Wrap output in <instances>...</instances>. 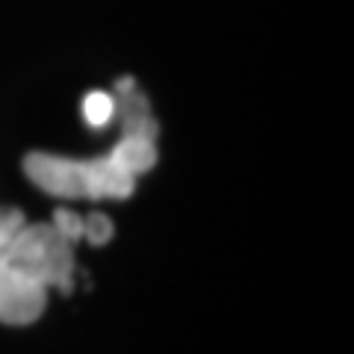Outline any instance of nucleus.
Instances as JSON below:
<instances>
[{"mask_svg":"<svg viewBox=\"0 0 354 354\" xmlns=\"http://www.w3.org/2000/svg\"><path fill=\"white\" fill-rule=\"evenodd\" d=\"M0 263L27 278H36L48 290H59L62 295L74 292L77 263L74 242H68L53 225H21L15 236L0 251Z\"/></svg>","mask_w":354,"mask_h":354,"instance_id":"nucleus-1","label":"nucleus"},{"mask_svg":"<svg viewBox=\"0 0 354 354\" xmlns=\"http://www.w3.org/2000/svg\"><path fill=\"white\" fill-rule=\"evenodd\" d=\"M48 307V286L0 263V325H36Z\"/></svg>","mask_w":354,"mask_h":354,"instance_id":"nucleus-2","label":"nucleus"},{"mask_svg":"<svg viewBox=\"0 0 354 354\" xmlns=\"http://www.w3.org/2000/svg\"><path fill=\"white\" fill-rule=\"evenodd\" d=\"M27 174L32 177V183H39L50 195H65V198L83 195V165L80 162L32 157L27 160Z\"/></svg>","mask_w":354,"mask_h":354,"instance_id":"nucleus-3","label":"nucleus"},{"mask_svg":"<svg viewBox=\"0 0 354 354\" xmlns=\"http://www.w3.org/2000/svg\"><path fill=\"white\" fill-rule=\"evenodd\" d=\"M113 113H115V104H113V97H109L106 92H92V95H86V101H83V115H86V121H88L92 127L109 124Z\"/></svg>","mask_w":354,"mask_h":354,"instance_id":"nucleus-4","label":"nucleus"},{"mask_svg":"<svg viewBox=\"0 0 354 354\" xmlns=\"http://www.w3.org/2000/svg\"><path fill=\"white\" fill-rule=\"evenodd\" d=\"M113 234H115V227L104 213H92V216L83 218V239L88 242V245L104 248L106 242L113 239Z\"/></svg>","mask_w":354,"mask_h":354,"instance_id":"nucleus-5","label":"nucleus"},{"mask_svg":"<svg viewBox=\"0 0 354 354\" xmlns=\"http://www.w3.org/2000/svg\"><path fill=\"white\" fill-rule=\"evenodd\" d=\"M53 227H57L68 242H80L83 239V216L71 213V209H57V216H53Z\"/></svg>","mask_w":354,"mask_h":354,"instance_id":"nucleus-6","label":"nucleus"}]
</instances>
